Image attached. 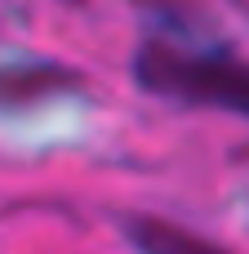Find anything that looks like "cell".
Returning <instances> with one entry per match:
<instances>
[{"label": "cell", "mask_w": 249, "mask_h": 254, "mask_svg": "<svg viewBox=\"0 0 249 254\" xmlns=\"http://www.w3.org/2000/svg\"><path fill=\"white\" fill-rule=\"evenodd\" d=\"M76 85H80L76 71H67L62 63H4L0 67V107L4 112L31 107V103L76 89Z\"/></svg>", "instance_id": "obj_2"}, {"label": "cell", "mask_w": 249, "mask_h": 254, "mask_svg": "<svg viewBox=\"0 0 249 254\" xmlns=\"http://www.w3.org/2000/svg\"><path fill=\"white\" fill-rule=\"evenodd\" d=\"M125 237L134 241L138 254H227L218 241L196 237L192 228H178V223H165V219H147V214L129 219Z\"/></svg>", "instance_id": "obj_3"}, {"label": "cell", "mask_w": 249, "mask_h": 254, "mask_svg": "<svg viewBox=\"0 0 249 254\" xmlns=\"http://www.w3.org/2000/svg\"><path fill=\"white\" fill-rule=\"evenodd\" d=\"M134 76L143 89L192 103V107H218L249 116V63L232 54H200V49H178L165 40H151L134 58Z\"/></svg>", "instance_id": "obj_1"}]
</instances>
